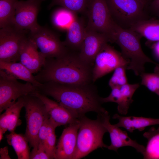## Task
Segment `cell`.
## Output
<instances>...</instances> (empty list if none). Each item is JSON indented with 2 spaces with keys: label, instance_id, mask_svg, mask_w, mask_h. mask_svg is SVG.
<instances>
[{
  "label": "cell",
  "instance_id": "37",
  "mask_svg": "<svg viewBox=\"0 0 159 159\" xmlns=\"http://www.w3.org/2000/svg\"><path fill=\"white\" fill-rule=\"evenodd\" d=\"M139 0V1L141 2L144 5L146 6L150 0Z\"/></svg>",
  "mask_w": 159,
  "mask_h": 159
},
{
  "label": "cell",
  "instance_id": "18",
  "mask_svg": "<svg viewBox=\"0 0 159 159\" xmlns=\"http://www.w3.org/2000/svg\"><path fill=\"white\" fill-rule=\"evenodd\" d=\"M24 107V97L17 100L15 103L7 108L0 115V131L4 134L8 130L14 132L16 127L20 125L21 121L19 118L21 111Z\"/></svg>",
  "mask_w": 159,
  "mask_h": 159
},
{
  "label": "cell",
  "instance_id": "39",
  "mask_svg": "<svg viewBox=\"0 0 159 159\" xmlns=\"http://www.w3.org/2000/svg\"><path fill=\"white\" fill-rule=\"evenodd\" d=\"M43 0V1H44V0Z\"/></svg>",
  "mask_w": 159,
  "mask_h": 159
},
{
  "label": "cell",
  "instance_id": "24",
  "mask_svg": "<svg viewBox=\"0 0 159 159\" xmlns=\"http://www.w3.org/2000/svg\"><path fill=\"white\" fill-rule=\"evenodd\" d=\"M6 136L8 144L13 147L18 159H30L28 141L24 135L13 132Z\"/></svg>",
  "mask_w": 159,
  "mask_h": 159
},
{
  "label": "cell",
  "instance_id": "2",
  "mask_svg": "<svg viewBox=\"0 0 159 159\" xmlns=\"http://www.w3.org/2000/svg\"><path fill=\"white\" fill-rule=\"evenodd\" d=\"M93 66L82 61L79 52L69 50L58 58H46L44 64L34 77L41 83L53 82L80 85L93 83Z\"/></svg>",
  "mask_w": 159,
  "mask_h": 159
},
{
  "label": "cell",
  "instance_id": "38",
  "mask_svg": "<svg viewBox=\"0 0 159 159\" xmlns=\"http://www.w3.org/2000/svg\"><path fill=\"white\" fill-rule=\"evenodd\" d=\"M158 95L159 96V92L158 93Z\"/></svg>",
  "mask_w": 159,
  "mask_h": 159
},
{
  "label": "cell",
  "instance_id": "29",
  "mask_svg": "<svg viewBox=\"0 0 159 159\" xmlns=\"http://www.w3.org/2000/svg\"><path fill=\"white\" fill-rule=\"evenodd\" d=\"M140 76L141 84L157 95L159 92V64L156 65L152 73H142Z\"/></svg>",
  "mask_w": 159,
  "mask_h": 159
},
{
  "label": "cell",
  "instance_id": "8",
  "mask_svg": "<svg viewBox=\"0 0 159 159\" xmlns=\"http://www.w3.org/2000/svg\"><path fill=\"white\" fill-rule=\"evenodd\" d=\"M85 12L87 16L86 29L106 35L110 42L114 22L106 0H89Z\"/></svg>",
  "mask_w": 159,
  "mask_h": 159
},
{
  "label": "cell",
  "instance_id": "25",
  "mask_svg": "<svg viewBox=\"0 0 159 159\" xmlns=\"http://www.w3.org/2000/svg\"><path fill=\"white\" fill-rule=\"evenodd\" d=\"M18 0H0V27L13 25L15 6Z\"/></svg>",
  "mask_w": 159,
  "mask_h": 159
},
{
  "label": "cell",
  "instance_id": "30",
  "mask_svg": "<svg viewBox=\"0 0 159 159\" xmlns=\"http://www.w3.org/2000/svg\"><path fill=\"white\" fill-rule=\"evenodd\" d=\"M126 68L127 66H120L115 69L108 83L109 85L111 88L114 87H120L128 83L125 73Z\"/></svg>",
  "mask_w": 159,
  "mask_h": 159
},
{
  "label": "cell",
  "instance_id": "36",
  "mask_svg": "<svg viewBox=\"0 0 159 159\" xmlns=\"http://www.w3.org/2000/svg\"><path fill=\"white\" fill-rule=\"evenodd\" d=\"M0 159H10L8 153V149L7 146H5L0 149Z\"/></svg>",
  "mask_w": 159,
  "mask_h": 159
},
{
  "label": "cell",
  "instance_id": "19",
  "mask_svg": "<svg viewBox=\"0 0 159 159\" xmlns=\"http://www.w3.org/2000/svg\"><path fill=\"white\" fill-rule=\"evenodd\" d=\"M113 119L118 120V122L114 125L119 127H122L127 131L132 132L137 130L143 131L147 127L159 125V118H154L134 116H125L115 114L112 117Z\"/></svg>",
  "mask_w": 159,
  "mask_h": 159
},
{
  "label": "cell",
  "instance_id": "6",
  "mask_svg": "<svg viewBox=\"0 0 159 159\" xmlns=\"http://www.w3.org/2000/svg\"><path fill=\"white\" fill-rule=\"evenodd\" d=\"M26 127L24 136L33 148L37 149L38 134L44 121L49 116L42 102L31 94L23 97Z\"/></svg>",
  "mask_w": 159,
  "mask_h": 159
},
{
  "label": "cell",
  "instance_id": "31",
  "mask_svg": "<svg viewBox=\"0 0 159 159\" xmlns=\"http://www.w3.org/2000/svg\"><path fill=\"white\" fill-rule=\"evenodd\" d=\"M139 87L138 83L129 84L127 83L120 87L125 102L129 107L133 101V95L136 90Z\"/></svg>",
  "mask_w": 159,
  "mask_h": 159
},
{
  "label": "cell",
  "instance_id": "34",
  "mask_svg": "<svg viewBox=\"0 0 159 159\" xmlns=\"http://www.w3.org/2000/svg\"><path fill=\"white\" fill-rule=\"evenodd\" d=\"M146 7L149 13L159 18V0H150Z\"/></svg>",
  "mask_w": 159,
  "mask_h": 159
},
{
  "label": "cell",
  "instance_id": "28",
  "mask_svg": "<svg viewBox=\"0 0 159 159\" xmlns=\"http://www.w3.org/2000/svg\"><path fill=\"white\" fill-rule=\"evenodd\" d=\"M57 127V126L49 118L44 146L46 152L51 159H54L56 141L55 131Z\"/></svg>",
  "mask_w": 159,
  "mask_h": 159
},
{
  "label": "cell",
  "instance_id": "23",
  "mask_svg": "<svg viewBox=\"0 0 159 159\" xmlns=\"http://www.w3.org/2000/svg\"><path fill=\"white\" fill-rule=\"evenodd\" d=\"M143 135L147 140L143 158L159 159V127H152Z\"/></svg>",
  "mask_w": 159,
  "mask_h": 159
},
{
  "label": "cell",
  "instance_id": "9",
  "mask_svg": "<svg viewBox=\"0 0 159 159\" xmlns=\"http://www.w3.org/2000/svg\"><path fill=\"white\" fill-rule=\"evenodd\" d=\"M30 31L16 28L14 25L0 29V61L7 62L19 61V52Z\"/></svg>",
  "mask_w": 159,
  "mask_h": 159
},
{
  "label": "cell",
  "instance_id": "1",
  "mask_svg": "<svg viewBox=\"0 0 159 159\" xmlns=\"http://www.w3.org/2000/svg\"><path fill=\"white\" fill-rule=\"evenodd\" d=\"M37 92L54 99L79 118L90 112L97 114L106 112L103 103L93 82L71 85L53 82L42 83Z\"/></svg>",
  "mask_w": 159,
  "mask_h": 159
},
{
  "label": "cell",
  "instance_id": "11",
  "mask_svg": "<svg viewBox=\"0 0 159 159\" xmlns=\"http://www.w3.org/2000/svg\"><path fill=\"white\" fill-rule=\"evenodd\" d=\"M128 64L121 53L108 43L106 44L95 57L92 69L93 82H95L118 67L126 66L127 67Z\"/></svg>",
  "mask_w": 159,
  "mask_h": 159
},
{
  "label": "cell",
  "instance_id": "7",
  "mask_svg": "<svg viewBox=\"0 0 159 159\" xmlns=\"http://www.w3.org/2000/svg\"><path fill=\"white\" fill-rule=\"evenodd\" d=\"M17 79L0 69V112L16 102L19 98L37 91L30 82L22 83Z\"/></svg>",
  "mask_w": 159,
  "mask_h": 159
},
{
  "label": "cell",
  "instance_id": "16",
  "mask_svg": "<svg viewBox=\"0 0 159 159\" xmlns=\"http://www.w3.org/2000/svg\"><path fill=\"white\" fill-rule=\"evenodd\" d=\"M39 98L43 102L49 116L50 121L57 127L69 125L77 121L76 117L69 110L57 101L36 91L32 94Z\"/></svg>",
  "mask_w": 159,
  "mask_h": 159
},
{
  "label": "cell",
  "instance_id": "20",
  "mask_svg": "<svg viewBox=\"0 0 159 159\" xmlns=\"http://www.w3.org/2000/svg\"><path fill=\"white\" fill-rule=\"evenodd\" d=\"M86 25L76 15L67 29L65 45L70 50L79 52L85 37Z\"/></svg>",
  "mask_w": 159,
  "mask_h": 159
},
{
  "label": "cell",
  "instance_id": "4",
  "mask_svg": "<svg viewBox=\"0 0 159 159\" xmlns=\"http://www.w3.org/2000/svg\"><path fill=\"white\" fill-rule=\"evenodd\" d=\"M103 113L98 114L95 120H91L85 115L78 118L80 125L73 159L82 158L99 148H107L108 146L103 140L104 134L107 132L103 124Z\"/></svg>",
  "mask_w": 159,
  "mask_h": 159
},
{
  "label": "cell",
  "instance_id": "15",
  "mask_svg": "<svg viewBox=\"0 0 159 159\" xmlns=\"http://www.w3.org/2000/svg\"><path fill=\"white\" fill-rule=\"evenodd\" d=\"M79 125L78 119L64 129L56 146L54 159H73L76 148Z\"/></svg>",
  "mask_w": 159,
  "mask_h": 159
},
{
  "label": "cell",
  "instance_id": "21",
  "mask_svg": "<svg viewBox=\"0 0 159 159\" xmlns=\"http://www.w3.org/2000/svg\"><path fill=\"white\" fill-rule=\"evenodd\" d=\"M0 69L16 79L30 82L37 87L42 84L36 79L29 70L20 62H7L0 61Z\"/></svg>",
  "mask_w": 159,
  "mask_h": 159
},
{
  "label": "cell",
  "instance_id": "27",
  "mask_svg": "<svg viewBox=\"0 0 159 159\" xmlns=\"http://www.w3.org/2000/svg\"><path fill=\"white\" fill-rule=\"evenodd\" d=\"M89 0H52L48 8L58 5L77 14L85 12Z\"/></svg>",
  "mask_w": 159,
  "mask_h": 159
},
{
  "label": "cell",
  "instance_id": "10",
  "mask_svg": "<svg viewBox=\"0 0 159 159\" xmlns=\"http://www.w3.org/2000/svg\"><path fill=\"white\" fill-rule=\"evenodd\" d=\"M29 37L46 58L60 57L70 50L57 34L46 27L40 26L37 29L30 32Z\"/></svg>",
  "mask_w": 159,
  "mask_h": 159
},
{
  "label": "cell",
  "instance_id": "5",
  "mask_svg": "<svg viewBox=\"0 0 159 159\" xmlns=\"http://www.w3.org/2000/svg\"><path fill=\"white\" fill-rule=\"evenodd\" d=\"M111 18L120 27L130 29L137 22L150 18L146 6L138 0H106Z\"/></svg>",
  "mask_w": 159,
  "mask_h": 159
},
{
  "label": "cell",
  "instance_id": "32",
  "mask_svg": "<svg viewBox=\"0 0 159 159\" xmlns=\"http://www.w3.org/2000/svg\"><path fill=\"white\" fill-rule=\"evenodd\" d=\"M111 91L109 95L105 98L102 97L103 103L112 102L117 104V108L121 107L122 103V94L120 87H114L111 88Z\"/></svg>",
  "mask_w": 159,
  "mask_h": 159
},
{
  "label": "cell",
  "instance_id": "17",
  "mask_svg": "<svg viewBox=\"0 0 159 159\" xmlns=\"http://www.w3.org/2000/svg\"><path fill=\"white\" fill-rule=\"evenodd\" d=\"M36 44L28 37L23 43L19 52V61L33 73H37L44 65L46 58L38 50Z\"/></svg>",
  "mask_w": 159,
  "mask_h": 159
},
{
  "label": "cell",
  "instance_id": "33",
  "mask_svg": "<svg viewBox=\"0 0 159 159\" xmlns=\"http://www.w3.org/2000/svg\"><path fill=\"white\" fill-rule=\"evenodd\" d=\"M30 159H49L50 157L46 152L44 147L40 144H39L37 149L32 150L30 154Z\"/></svg>",
  "mask_w": 159,
  "mask_h": 159
},
{
  "label": "cell",
  "instance_id": "12",
  "mask_svg": "<svg viewBox=\"0 0 159 159\" xmlns=\"http://www.w3.org/2000/svg\"><path fill=\"white\" fill-rule=\"evenodd\" d=\"M42 0L17 1L15 6L13 25L16 28L32 32L38 28L37 18Z\"/></svg>",
  "mask_w": 159,
  "mask_h": 159
},
{
  "label": "cell",
  "instance_id": "22",
  "mask_svg": "<svg viewBox=\"0 0 159 159\" xmlns=\"http://www.w3.org/2000/svg\"><path fill=\"white\" fill-rule=\"evenodd\" d=\"M130 29L146 38L148 43L159 41V20L155 18L140 21Z\"/></svg>",
  "mask_w": 159,
  "mask_h": 159
},
{
  "label": "cell",
  "instance_id": "13",
  "mask_svg": "<svg viewBox=\"0 0 159 159\" xmlns=\"http://www.w3.org/2000/svg\"><path fill=\"white\" fill-rule=\"evenodd\" d=\"M108 42L106 35L86 29L85 34L79 55L84 62L93 66L95 57L102 48Z\"/></svg>",
  "mask_w": 159,
  "mask_h": 159
},
{
  "label": "cell",
  "instance_id": "14",
  "mask_svg": "<svg viewBox=\"0 0 159 159\" xmlns=\"http://www.w3.org/2000/svg\"><path fill=\"white\" fill-rule=\"evenodd\" d=\"M102 116L103 125L109 133L111 140L110 145L107 148L109 150L117 152L120 148L130 146L143 155L145 149L144 146L139 144L135 140L132 139L126 131L122 130L114 125L111 124L108 111L103 113Z\"/></svg>",
  "mask_w": 159,
  "mask_h": 159
},
{
  "label": "cell",
  "instance_id": "26",
  "mask_svg": "<svg viewBox=\"0 0 159 159\" xmlns=\"http://www.w3.org/2000/svg\"><path fill=\"white\" fill-rule=\"evenodd\" d=\"M76 16V14L62 7L54 12L52 21L57 28L61 29H67Z\"/></svg>",
  "mask_w": 159,
  "mask_h": 159
},
{
  "label": "cell",
  "instance_id": "3",
  "mask_svg": "<svg viewBox=\"0 0 159 159\" xmlns=\"http://www.w3.org/2000/svg\"><path fill=\"white\" fill-rule=\"evenodd\" d=\"M142 37L134 31L122 28L114 23L111 42L115 43L120 47L122 55L129 62L126 69L132 70L137 76L145 72L146 63L158 64L143 51L140 42Z\"/></svg>",
  "mask_w": 159,
  "mask_h": 159
},
{
  "label": "cell",
  "instance_id": "35",
  "mask_svg": "<svg viewBox=\"0 0 159 159\" xmlns=\"http://www.w3.org/2000/svg\"><path fill=\"white\" fill-rule=\"evenodd\" d=\"M151 46L154 54L155 57L159 59V41L153 43H148Z\"/></svg>",
  "mask_w": 159,
  "mask_h": 159
}]
</instances>
